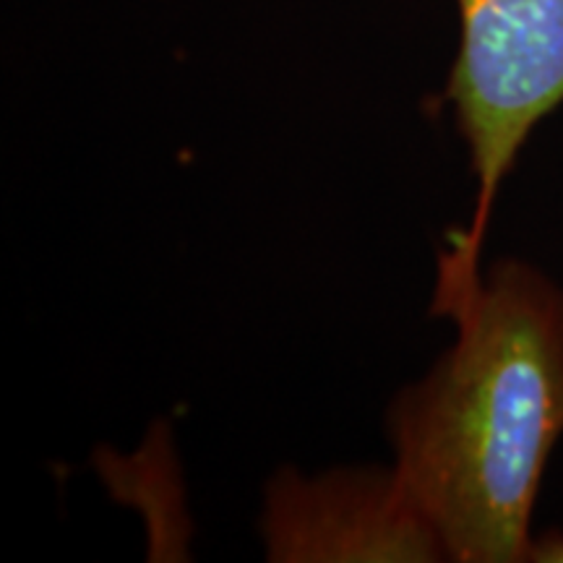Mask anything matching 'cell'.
<instances>
[{
    "mask_svg": "<svg viewBox=\"0 0 563 563\" xmlns=\"http://www.w3.org/2000/svg\"><path fill=\"white\" fill-rule=\"evenodd\" d=\"M460 55L446 100L470 150L473 220L439 258L433 313L446 316L481 282L483 243L501 183L534 125L563 104V0H456Z\"/></svg>",
    "mask_w": 563,
    "mask_h": 563,
    "instance_id": "obj_2",
    "label": "cell"
},
{
    "mask_svg": "<svg viewBox=\"0 0 563 563\" xmlns=\"http://www.w3.org/2000/svg\"><path fill=\"white\" fill-rule=\"evenodd\" d=\"M530 561L563 563V532H545L543 538L532 540Z\"/></svg>",
    "mask_w": 563,
    "mask_h": 563,
    "instance_id": "obj_4",
    "label": "cell"
},
{
    "mask_svg": "<svg viewBox=\"0 0 563 563\" xmlns=\"http://www.w3.org/2000/svg\"><path fill=\"white\" fill-rule=\"evenodd\" d=\"M446 319L454 347L386 415L394 473L449 561H530L534 501L563 435V287L506 258Z\"/></svg>",
    "mask_w": 563,
    "mask_h": 563,
    "instance_id": "obj_1",
    "label": "cell"
},
{
    "mask_svg": "<svg viewBox=\"0 0 563 563\" xmlns=\"http://www.w3.org/2000/svg\"><path fill=\"white\" fill-rule=\"evenodd\" d=\"M269 561H443L439 534L391 470L300 477L282 470L266 488Z\"/></svg>",
    "mask_w": 563,
    "mask_h": 563,
    "instance_id": "obj_3",
    "label": "cell"
}]
</instances>
